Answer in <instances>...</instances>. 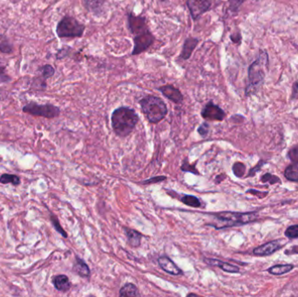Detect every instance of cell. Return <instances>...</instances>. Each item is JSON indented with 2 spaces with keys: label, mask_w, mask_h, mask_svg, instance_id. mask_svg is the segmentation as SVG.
Listing matches in <instances>:
<instances>
[{
  "label": "cell",
  "mask_w": 298,
  "mask_h": 297,
  "mask_svg": "<svg viewBox=\"0 0 298 297\" xmlns=\"http://www.w3.org/2000/svg\"><path fill=\"white\" fill-rule=\"evenodd\" d=\"M52 284L57 291H61V292H67L72 286L69 278L65 275L56 276L52 279Z\"/></svg>",
  "instance_id": "cell-16"
},
{
  "label": "cell",
  "mask_w": 298,
  "mask_h": 297,
  "mask_svg": "<svg viewBox=\"0 0 298 297\" xmlns=\"http://www.w3.org/2000/svg\"><path fill=\"white\" fill-rule=\"evenodd\" d=\"M158 90L161 94L167 98L168 100H172L173 102L176 104H180L183 101V95L180 93L179 89L173 87L172 85H166L158 88Z\"/></svg>",
  "instance_id": "cell-12"
},
{
  "label": "cell",
  "mask_w": 298,
  "mask_h": 297,
  "mask_svg": "<svg viewBox=\"0 0 298 297\" xmlns=\"http://www.w3.org/2000/svg\"><path fill=\"white\" fill-rule=\"evenodd\" d=\"M204 262L210 266L218 267L220 269H222L223 271L228 272V273H239L240 272V269L238 267L235 266L233 264L224 263V262L219 261V260L204 258Z\"/></svg>",
  "instance_id": "cell-14"
},
{
  "label": "cell",
  "mask_w": 298,
  "mask_h": 297,
  "mask_svg": "<svg viewBox=\"0 0 298 297\" xmlns=\"http://www.w3.org/2000/svg\"><path fill=\"white\" fill-rule=\"evenodd\" d=\"M126 235L128 238V242H129V245L133 247V248H138L142 244V238H143V235L135 229L132 228H125Z\"/></svg>",
  "instance_id": "cell-17"
},
{
  "label": "cell",
  "mask_w": 298,
  "mask_h": 297,
  "mask_svg": "<svg viewBox=\"0 0 298 297\" xmlns=\"http://www.w3.org/2000/svg\"><path fill=\"white\" fill-rule=\"evenodd\" d=\"M187 3L194 20H197L202 14L207 12L211 7L209 0H187Z\"/></svg>",
  "instance_id": "cell-8"
},
{
  "label": "cell",
  "mask_w": 298,
  "mask_h": 297,
  "mask_svg": "<svg viewBox=\"0 0 298 297\" xmlns=\"http://www.w3.org/2000/svg\"><path fill=\"white\" fill-rule=\"evenodd\" d=\"M105 0H84L87 10L93 13H99L104 6Z\"/></svg>",
  "instance_id": "cell-19"
},
{
  "label": "cell",
  "mask_w": 298,
  "mask_h": 297,
  "mask_svg": "<svg viewBox=\"0 0 298 297\" xmlns=\"http://www.w3.org/2000/svg\"><path fill=\"white\" fill-rule=\"evenodd\" d=\"M165 180H166V177L165 176L153 177V178H151L149 180H144V181H143V184L147 185V184L156 183V182H159V181Z\"/></svg>",
  "instance_id": "cell-33"
},
{
  "label": "cell",
  "mask_w": 298,
  "mask_h": 297,
  "mask_svg": "<svg viewBox=\"0 0 298 297\" xmlns=\"http://www.w3.org/2000/svg\"><path fill=\"white\" fill-rule=\"evenodd\" d=\"M129 27L133 34L136 35L141 31L148 29L147 26L146 18L143 16H136L134 13H129Z\"/></svg>",
  "instance_id": "cell-11"
},
{
  "label": "cell",
  "mask_w": 298,
  "mask_h": 297,
  "mask_svg": "<svg viewBox=\"0 0 298 297\" xmlns=\"http://www.w3.org/2000/svg\"><path fill=\"white\" fill-rule=\"evenodd\" d=\"M293 269H294V265H292V264L275 265V266L270 268L268 270V272L271 274V275H274V276H281V275H284V274L291 272Z\"/></svg>",
  "instance_id": "cell-20"
},
{
  "label": "cell",
  "mask_w": 298,
  "mask_h": 297,
  "mask_svg": "<svg viewBox=\"0 0 298 297\" xmlns=\"http://www.w3.org/2000/svg\"><path fill=\"white\" fill-rule=\"evenodd\" d=\"M12 51V46L10 45L8 38L4 35L0 34V52L9 53Z\"/></svg>",
  "instance_id": "cell-25"
},
{
  "label": "cell",
  "mask_w": 298,
  "mask_h": 297,
  "mask_svg": "<svg viewBox=\"0 0 298 297\" xmlns=\"http://www.w3.org/2000/svg\"><path fill=\"white\" fill-rule=\"evenodd\" d=\"M121 297H140L139 291L135 284H126L120 291Z\"/></svg>",
  "instance_id": "cell-21"
},
{
  "label": "cell",
  "mask_w": 298,
  "mask_h": 297,
  "mask_svg": "<svg viewBox=\"0 0 298 297\" xmlns=\"http://www.w3.org/2000/svg\"><path fill=\"white\" fill-rule=\"evenodd\" d=\"M262 181L263 182H268L269 181L271 184H275L280 182V180H279L278 177L274 176L271 173H266V174H264V176L262 177Z\"/></svg>",
  "instance_id": "cell-31"
},
{
  "label": "cell",
  "mask_w": 298,
  "mask_h": 297,
  "mask_svg": "<svg viewBox=\"0 0 298 297\" xmlns=\"http://www.w3.org/2000/svg\"><path fill=\"white\" fill-rule=\"evenodd\" d=\"M23 112L25 114L47 118V119L58 117L60 114L59 107H55L53 105H50V104L38 105V104L33 103V102L24 106Z\"/></svg>",
  "instance_id": "cell-6"
},
{
  "label": "cell",
  "mask_w": 298,
  "mask_h": 297,
  "mask_svg": "<svg viewBox=\"0 0 298 297\" xmlns=\"http://www.w3.org/2000/svg\"><path fill=\"white\" fill-rule=\"evenodd\" d=\"M134 40H135V47L133 50L132 55H138L140 53L148 50L152 45V43L155 40V38L148 28L146 30L135 35Z\"/></svg>",
  "instance_id": "cell-7"
},
{
  "label": "cell",
  "mask_w": 298,
  "mask_h": 297,
  "mask_svg": "<svg viewBox=\"0 0 298 297\" xmlns=\"http://www.w3.org/2000/svg\"><path fill=\"white\" fill-rule=\"evenodd\" d=\"M201 116L207 121H222L225 119L226 114L221 107L210 101L203 107Z\"/></svg>",
  "instance_id": "cell-9"
},
{
  "label": "cell",
  "mask_w": 298,
  "mask_h": 297,
  "mask_svg": "<svg viewBox=\"0 0 298 297\" xmlns=\"http://www.w3.org/2000/svg\"><path fill=\"white\" fill-rule=\"evenodd\" d=\"M51 221H52V225H53V227L55 228L57 231L59 232L60 235L64 236L65 238L67 237V234H66V232L63 229L62 227H61V225L59 224V220H58V218L56 217L55 215H51Z\"/></svg>",
  "instance_id": "cell-27"
},
{
  "label": "cell",
  "mask_w": 298,
  "mask_h": 297,
  "mask_svg": "<svg viewBox=\"0 0 298 297\" xmlns=\"http://www.w3.org/2000/svg\"><path fill=\"white\" fill-rule=\"evenodd\" d=\"M159 267L162 269L166 273L173 276H180L182 274V271L172 260L167 256H160L158 259Z\"/></svg>",
  "instance_id": "cell-13"
},
{
  "label": "cell",
  "mask_w": 298,
  "mask_h": 297,
  "mask_svg": "<svg viewBox=\"0 0 298 297\" xmlns=\"http://www.w3.org/2000/svg\"><path fill=\"white\" fill-rule=\"evenodd\" d=\"M245 170H246V166L243 163L236 162L233 166V172L235 173V175L238 178H241L244 175Z\"/></svg>",
  "instance_id": "cell-26"
},
{
  "label": "cell",
  "mask_w": 298,
  "mask_h": 297,
  "mask_svg": "<svg viewBox=\"0 0 298 297\" xmlns=\"http://www.w3.org/2000/svg\"><path fill=\"white\" fill-rule=\"evenodd\" d=\"M0 183H11L13 184L14 186H17L20 184V178L15 174L3 173L0 176Z\"/></svg>",
  "instance_id": "cell-23"
},
{
  "label": "cell",
  "mask_w": 298,
  "mask_h": 297,
  "mask_svg": "<svg viewBox=\"0 0 298 297\" xmlns=\"http://www.w3.org/2000/svg\"><path fill=\"white\" fill-rule=\"evenodd\" d=\"M289 158L294 164H298V146L293 147L289 152Z\"/></svg>",
  "instance_id": "cell-30"
},
{
  "label": "cell",
  "mask_w": 298,
  "mask_h": 297,
  "mask_svg": "<svg viewBox=\"0 0 298 297\" xmlns=\"http://www.w3.org/2000/svg\"><path fill=\"white\" fill-rule=\"evenodd\" d=\"M55 70L52 66L46 65V66H42L40 69V73H41L42 76L45 79H48L50 77H52L54 74Z\"/></svg>",
  "instance_id": "cell-29"
},
{
  "label": "cell",
  "mask_w": 298,
  "mask_h": 297,
  "mask_svg": "<svg viewBox=\"0 0 298 297\" xmlns=\"http://www.w3.org/2000/svg\"><path fill=\"white\" fill-rule=\"evenodd\" d=\"M143 114L151 123H158L166 117L167 107L161 99L149 95L140 100Z\"/></svg>",
  "instance_id": "cell-4"
},
{
  "label": "cell",
  "mask_w": 298,
  "mask_h": 297,
  "mask_svg": "<svg viewBox=\"0 0 298 297\" xmlns=\"http://www.w3.org/2000/svg\"><path fill=\"white\" fill-rule=\"evenodd\" d=\"M85 25L73 17H63L57 25L59 38H79L83 35Z\"/></svg>",
  "instance_id": "cell-5"
},
{
  "label": "cell",
  "mask_w": 298,
  "mask_h": 297,
  "mask_svg": "<svg viewBox=\"0 0 298 297\" xmlns=\"http://www.w3.org/2000/svg\"><path fill=\"white\" fill-rule=\"evenodd\" d=\"M285 176L292 181H298V166L293 164L285 169Z\"/></svg>",
  "instance_id": "cell-22"
},
{
  "label": "cell",
  "mask_w": 298,
  "mask_h": 297,
  "mask_svg": "<svg viewBox=\"0 0 298 297\" xmlns=\"http://www.w3.org/2000/svg\"><path fill=\"white\" fill-rule=\"evenodd\" d=\"M112 127L115 134L125 138L136 128L139 116L136 111L127 107H119L112 114Z\"/></svg>",
  "instance_id": "cell-1"
},
{
  "label": "cell",
  "mask_w": 298,
  "mask_h": 297,
  "mask_svg": "<svg viewBox=\"0 0 298 297\" xmlns=\"http://www.w3.org/2000/svg\"><path fill=\"white\" fill-rule=\"evenodd\" d=\"M298 98V80L297 82L294 83L293 87H292V99L296 100Z\"/></svg>",
  "instance_id": "cell-34"
},
{
  "label": "cell",
  "mask_w": 298,
  "mask_h": 297,
  "mask_svg": "<svg viewBox=\"0 0 298 297\" xmlns=\"http://www.w3.org/2000/svg\"><path fill=\"white\" fill-rule=\"evenodd\" d=\"M181 202H183L185 205L193 207H201V200L194 195H184L183 197L180 199Z\"/></svg>",
  "instance_id": "cell-24"
},
{
  "label": "cell",
  "mask_w": 298,
  "mask_h": 297,
  "mask_svg": "<svg viewBox=\"0 0 298 297\" xmlns=\"http://www.w3.org/2000/svg\"><path fill=\"white\" fill-rule=\"evenodd\" d=\"M73 270L76 272L80 277H90V269L87 263L84 262L83 260L80 259L79 257H76V261L73 265Z\"/></svg>",
  "instance_id": "cell-18"
},
{
  "label": "cell",
  "mask_w": 298,
  "mask_h": 297,
  "mask_svg": "<svg viewBox=\"0 0 298 297\" xmlns=\"http://www.w3.org/2000/svg\"><path fill=\"white\" fill-rule=\"evenodd\" d=\"M208 132H209V126H208V123H203V124H201V126L199 127V128H198V133H199V135L202 136V137L207 136Z\"/></svg>",
  "instance_id": "cell-32"
},
{
  "label": "cell",
  "mask_w": 298,
  "mask_h": 297,
  "mask_svg": "<svg viewBox=\"0 0 298 297\" xmlns=\"http://www.w3.org/2000/svg\"><path fill=\"white\" fill-rule=\"evenodd\" d=\"M198 39L197 38H187L185 42H184L183 47H182V51L180 53V59H188L192 55V52L194 51V48L197 46Z\"/></svg>",
  "instance_id": "cell-15"
},
{
  "label": "cell",
  "mask_w": 298,
  "mask_h": 297,
  "mask_svg": "<svg viewBox=\"0 0 298 297\" xmlns=\"http://www.w3.org/2000/svg\"><path fill=\"white\" fill-rule=\"evenodd\" d=\"M215 217L214 226L216 229L230 228L235 226L247 224L255 221L258 218L257 213H234V212H222L213 214Z\"/></svg>",
  "instance_id": "cell-2"
},
{
  "label": "cell",
  "mask_w": 298,
  "mask_h": 297,
  "mask_svg": "<svg viewBox=\"0 0 298 297\" xmlns=\"http://www.w3.org/2000/svg\"><path fill=\"white\" fill-rule=\"evenodd\" d=\"M285 254L288 256H292V255H298V245L293 246L291 249H288L285 251Z\"/></svg>",
  "instance_id": "cell-35"
},
{
  "label": "cell",
  "mask_w": 298,
  "mask_h": 297,
  "mask_svg": "<svg viewBox=\"0 0 298 297\" xmlns=\"http://www.w3.org/2000/svg\"><path fill=\"white\" fill-rule=\"evenodd\" d=\"M285 245L282 241H273V242H267L264 245L257 247L254 249V255L258 256H271L275 252H277L279 249H281Z\"/></svg>",
  "instance_id": "cell-10"
},
{
  "label": "cell",
  "mask_w": 298,
  "mask_h": 297,
  "mask_svg": "<svg viewBox=\"0 0 298 297\" xmlns=\"http://www.w3.org/2000/svg\"><path fill=\"white\" fill-rule=\"evenodd\" d=\"M268 66V55L266 52L261 51L259 58L249 68V84L246 88L247 96L257 93L264 81V68Z\"/></svg>",
  "instance_id": "cell-3"
},
{
  "label": "cell",
  "mask_w": 298,
  "mask_h": 297,
  "mask_svg": "<svg viewBox=\"0 0 298 297\" xmlns=\"http://www.w3.org/2000/svg\"><path fill=\"white\" fill-rule=\"evenodd\" d=\"M285 236L290 239L298 238V224L289 227L285 231Z\"/></svg>",
  "instance_id": "cell-28"
}]
</instances>
